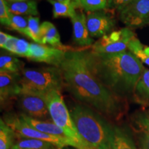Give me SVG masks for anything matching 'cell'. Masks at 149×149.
<instances>
[{
    "instance_id": "22",
    "label": "cell",
    "mask_w": 149,
    "mask_h": 149,
    "mask_svg": "<svg viewBox=\"0 0 149 149\" xmlns=\"http://www.w3.org/2000/svg\"><path fill=\"white\" fill-rule=\"evenodd\" d=\"M16 135L13 130L1 119L0 121V149H12Z\"/></svg>"
},
{
    "instance_id": "31",
    "label": "cell",
    "mask_w": 149,
    "mask_h": 149,
    "mask_svg": "<svg viewBox=\"0 0 149 149\" xmlns=\"http://www.w3.org/2000/svg\"><path fill=\"white\" fill-rule=\"evenodd\" d=\"M141 149H149V133H143L141 137Z\"/></svg>"
},
{
    "instance_id": "18",
    "label": "cell",
    "mask_w": 149,
    "mask_h": 149,
    "mask_svg": "<svg viewBox=\"0 0 149 149\" xmlns=\"http://www.w3.org/2000/svg\"><path fill=\"white\" fill-rule=\"evenodd\" d=\"M30 44H31L26 40L10 35L8 42L3 47V49H6L14 55L27 57L29 53Z\"/></svg>"
},
{
    "instance_id": "30",
    "label": "cell",
    "mask_w": 149,
    "mask_h": 149,
    "mask_svg": "<svg viewBox=\"0 0 149 149\" xmlns=\"http://www.w3.org/2000/svg\"><path fill=\"white\" fill-rule=\"evenodd\" d=\"M133 1V0H109L108 1V6L111 8L116 9L120 13Z\"/></svg>"
},
{
    "instance_id": "15",
    "label": "cell",
    "mask_w": 149,
    "mask_h": 149,
    "mask_svg": "<svg viewBox=\"0 0 149 149\" xmlns=\"http://www.w3.org/2000/svg\"><path fill=\"white\" fill-rule=\"evenodd\" d=\"M41 44H49L52 47L59 48L64 51H72L71 47L63 45L60 40V36L55 26L49 22H44L40 26Z\"/></svg>"
},
{
    "instance_id": "13",
    "label": "cell",
    "mask_w": 149,
    "mask_h": 149,
    "mask_svg": "<svg viewBox=\"0 0 149 149\" xmlns=\"http://www.w3.org/2000/svg\"><path fill=\"white\" fill-rule=\"evenodd\" d=\"M73 29L74 41L78 45L92 46L93 40L91 38L86 24V17L81 10H79L70 18Z\"/></svg>"
},
{
    "instance_id": "34",
    "label": "cell",
    "mask_w": 149,
    "mask_h": 149,
    "mask_svg": "<svg viewBox=\"0 0 149 149\" xmlns=\"http://www.w3.org/2000/svg\"><path fill=\"white\" fill-rule=\"evenodd\" d=\"M144 52L146 53V55L149 56V46H146V47L144 48Z\"/></svg>"
},
{
    "instance_id": "10",
    "label": "cell",
    "mask_w": 149,
    "mask_h": 149,
    "mask_svg": "<svg viewBox=\"0 0 149 149\" xmlns=\"http://www.w3.org/2000/svg\"><path fill=\"white\" fill-rule=\"evenodd\" d=\"M66 51L39 44H30L27 58L38 62H44L59 68L64 60Z\"/></svg>"
},
{
    "instance_id": "9",
    "label": "cell",
    "mask_w": 149,
    "mask_h": 149,
    "mask_svg": "<svg viewBox=\"0 0 149 149\" xmlns=\"http://www.w3.org/2000/svg\"><path fill=\"white\" fill-rule=\"evenodd\" d=\"M120 18L128 28H140L149 23V0H133L120 13Z\"/></svg>"
},
{
    "instance_id": "14",
    "label": "cell",
    "mask_w": 149,
    "mask_h": 149,
    "mask_svg": "<svg viewBox=\"0 0 149 149\" xmlns=\"http://www.w3.org/2000/svg\"><path fill=\"white\" fill-rule=\"evenodd\" d=\"M20 116L23 120L27 123L29 125H30L31 127L34 128L35 129L37 130H40V131L42 132V133L48 134V135H51L53 136H55V137H59V138L64 139L68 142H70L72 144V146L73 147V144L71 141L68 139V137H67L65 132L60 127H59L58 126H57L54 123L53 121L48 120H37V119L32 118V117L28 116V115L24 114L20 115Z\"/></svg>"
},
{
    "instance_id": "11",
    "label": "cell",
    "mask_w": 149,
    "mask_h": 149,
    "mask_svg": "<svg viewBox=\"0 0 149 149\" xmlns=\"http://www.w3.org/2000/svg\"><path fill=\"white\" fill-rule=\"evenodd\" d=\"M20 76L21 74L18 73L0 72V100L1 107L19 95L21 93Z\"/></svg>"
},
{
    "instance_id": "1",
    "label": "cell",
    "mask_w": 149,
    "mask_h": 149,
    "mask_svg": "<svg viewBox=\"0 0 149 149\" xmlns=\"http://www.w3.org/2000/svg\"><path fill=\"white\" fill-rule=\"evenodd\" d=\"M59 68L64 86L76 100L109 118L120 117L122 107L118 95L106 86L94 72L88 50L66 51Z\"/></svg>"
},
{
    "instance_id": "36",
    "label": "cell",
    "mask_w": 149,
    "mask_h": 149,
    "mask_svg": "<svg viewBox=\"0 0 149 149\" xmlns=\"http://www.w3.org/2000/svg\"><path fill=\"white\" fill-rule=\"evenodd\" d=\"M107 1H109V0H107Z\"/></svg>"
},
{
    "instance_id": "7",
    "label": "cell",
    "mask_w": 149,
    "mask_h": 149,
    "mask_svg": "<svg viewBox=\"0 0 149 149\" xmlns=\"http://www.w3.org/2000/svg\"><path fill=\"white\" fill-rule=\"evenodd\" d=\"M135 33L129 28H124L104 35L93 44L91 51L98 54H116L127 51Z\"/></svg>"
},
{
    "instance_id": "27",
    "label": "cell",
    "mask_w": 149,
    "mask_h": 149,
    "mask_svg": "<svg viewBox=\"0 0 149 149\" xmlns=\"http://www.w3.org/2000/svg\"><path fill=\"white\" fill-rule=\"evenodd\" d=\"M81 8L93 13L104 9L108 6L107 0H79Z\"/></svg>"
},
{
    "instance_id": "28",
    "label": "cell",
    "mask_w": 149,
    "mask_h": 149,
    "mask_svg": "<svg viewBox=\"0 0 149 149\" xmlns=\"http://www.w3.org/2000/svg\"><path fill=\"white\" fill-rule=\"evenodd\" d=\"M135 123L143 133H149V110L137 114L135 119Z\"/></svg>"
},
{
    "instance_id": "12",
    "label": "cell",
    "mask_w": 149,
    "mask_h": 149,
    "mask_svg": "<svg viewBox=\"0 0 149 149\" xmlns=\"http://www.w3.org/2000/svg\"><path fill=\"white\" fill-rule=\"evenodd\" d=\"M86 24L91 37H103L111 32L114 27V20L108 15L101 12L89 13Z\"/></svg>"
},
{
    "instance_id": "4",
    "label": "cell",
    "mask_w": 149,
    "mask_h": 149,
    "mask_svg": "<svg viewBox=\"0 0 149 149\" xmlns=\"http://www.w3.org/2000/svg\"><path fill=\"white\" fill-rule=\"evenodd\" d=\"M19 85L21 93L47 94L53 90L60 91L64 82L60 68L53 66L37 69L24 68L20 76Z\"/></svg>"
},
{
    "instance_id": "32",
    "label": "cell",
    "mask_w": 149,
    "mask_h": 149,
    "mask_svg": "<svg viewBox=\"0 0 149 149\" xmlns=\"http://www.w3.org/2000/svg\"><path fill=\"white\" fill-rule=\"evenodd\" d=\"M10 35L6 34V33L0 32V46L1 48H3L5 44L8 42V39L10 38Z\"/></svg>"
},
{
    "instance_id": "2",
    "label": "cell",
    "mask_w": 149,
    "mask_h": 149,
    "mask_svg": "<svg viewBox=\"0 0 149 149\" xmlns=\"http://www.w3.org/2000/svg\"><path fill=\"white\" fill-rule=\"evenodd\" d=\"M93 70L110 90L134 92L145 68L141 61L129 51L116 54H98L88 50Z\"/></svg>"
},
{
    "instance_id": "6",
    "label": "cell",
    "mask_w": 149,
    "mask_h": 149,
    "mask_svg": "<svg viewBox=\"0 0 149 149\" xmlns=\"http://www.w3.org/2000/svg\"><path fill=\"white\" fill-rule=\"evenodd\" d=\"M3 121L13 130L17 138L33 139L48 141L55 144L59 149H63L66 146H72V144L70 142L64 139L42 133L40 130L31 127L22 118L20 115H7L4 117Z\"/></svg>"
},
{
    "instance_id": "25",
    "label": "cell",
    "mask_w": 149,
    "mask_h": 149,
    "mask_svg": "<svg viewBox=\"0 0 149 149\" xmlns=\"http://www.w3.org/2000/svg\"><path fill=\"white\" fill-rule=\"evenodd\" d=\"M28 32L27 37L36 42V44H41L40 26V19L37 17H28Z\"/></svg>"
},
{
    "instance_id": "20",
    "label": "cell",
    "mask_w": 149,
    "mask_h": 149,
    "mask_svg": "<svg viewBox=\"0 0 149 149\" xmlns=\"http://www.w3.org/2000/svg\"><path fill=\"white\" fill-rule=\"evenodd\" d=\"M24 66L23 61L13 56L1 55L0 57V72L21 74L24 69Z\"/></svg>"
},
{
    "instance_id": "17",
    "label": "cell",
    "mask_w": 149,
    "mask_h": 149,
    "mask_svg": "<svg viewBox=\"0 0 149 149\" xmlns=\"http://www.w3.org/2000/svg\"><path fill=\"white\" fill-rule=\"evenodd\" d=\"M53 6V17L72 18L76 14V9L81 8L79 0H72L70 3H61L56 0H47Z\"/></svg>"
},
{
    "instance_id": "26",
    "label": "cell",
    "mask_w": 149,
    "mask_h": 149,
    "mask_svg": "<svg viewBox=\"0 0 149 149\" xmlns=\"http://www.w3.org/2000/svg\"><path fill=\"white\" fill-rule=\"evenodd\" d=\"M28 17L10 13V24L8 28L27 36Z\"/></svg>"
},
{
    "instance_id": "33",
    "label": "cell",
    "mask_w": 149,
    "mask_h": 149,
    "mask_svg": "<svg viewBox=\"0 0 149 149\" xmlns=\"http://www.w3.org/2000/svg\"><path fill=\"white\" fill-rule=\"evenodd\" d=\"M56 1H59V2H61V3H70V1H71V0H56Z\"/></svg>"
},
{
    "instance_id": "23",
    "label": "cell",
    "mask_w": 149,
    "mask_h": 149,
    "mask_svg": "<svg viewBox=\"0 0 149 149\" xmlns=\"http://www.w3.org/2000/svg\"><path fill=\"white\" fill-rule=\"evenodd\" d=\"M134 92L137 97L141 101H149V69L145 68L142 75L136 85Z\"/></svg>"
},
{
    "instance_id": "8",
    "label": "cell",
    "mask_w": 149,
    "mask_h": 149,
    "mask_svg": "<svg viewBox=\"0 0 149 149\" xmlns=\"http://www.w3.org/2000/svg\"><path fill=\"white\" fill-rule=\"evenodd\" d=\"M47 94L25 92L18 96V104L24 114L40 120H47L50 115L48 107Z\"/></svg>"
},
{
    "instance_id": "19",
    "label": "cell",
    "mask_w": 149,
    "mask_h": 149,
    "mask_svg": "<svg viewBox=\"0 0 149 149\" xmlns=\"http://www.w3.org/2000/svg\"><path fill=\"white\" fill-rule=\"evenodd\" d=\"M12 149H59L57 146L48 141L33 139L18 138Z\"/></svg>"
},
{
    "instance_id": "16",
    "label": "cell",
    "mask_w": 149,
    "mask_h": 149,
    "mask_svg": "<svg viewBox=\"0 0 149 149\" xmlns=\"http://www.w3.org/2000/svg\"><path fill=\"white\" fill-rule=\"evenodd\" d=\"M8 10L11 14L17 15L37 16L39 15L37 5L35 0L7 2Z\"/></svg>"
},
{
    "instance_id": "21",
    "label": "cell",
    "mask_w": 149,
    "mask_h": 149,
    "mask_svg": "<svg viewBox=\"0 0 149 149\" xmlns=\"http://www.w3.org/2000/svg\"><path fill=\"white\" fill-rule=\"evenodd\" d=\"M111 149H137L133 139L124 130L115 127V134Z\"/></svg>"
},
{
    "instance_id": "35",
    "label": "cell",
    "mask_w": 149,
    "mask_h": 149,
    "mask_svg": "<svg viewBox=\"0 0 149 149\" xmlns=\"http://www.w3.org/2000/svg\"><path fill=\"white\" fill-rule=\"evenodd\" d=\"M7 2H12V1H25V0H5Z\"/></svg>"
},
{
    "instance_id": "24",
    "label": "cell",
    "mask_w": 149,
    "mask_h": 149,
    "mask_svg": "<svg viewBox=\"0 0 149 149\" xmlns=\"http://www.w3.org/2000/svg\"><path fill=\"white\" fill-rule=\"evenodd\" d=\"M128 49L133 55H135L141 62L149 66V56L146 55L144 52V46L137 37H135L130 41L128 44Z\"/></svg>"
},
{
    "instance_id": "29",
    "label": "cell",
    "mask_w": 149,
    "mask_h": 149,
    "mask_svg": "<svg viewBox=\"0 0 149 149\" xmlns=\"http://www.w3.org/2000/svg\"><path fill=\"white\" fill-rule=\"evenodd\" d=\"M0 22L3 25L9 26L10 24V13L5 0H0Z\"/></svg>"
},
{
    "instance_id": "5",
    "label": "cell",
    "mask_w": 149,
    "mask_h": 149,
    "mask_svg": "<svg viewBox=\"0 0 149 149\" xmlns=\"http://www.w3.org/2000/svg\"><path fill=\"white\" fill-rule=\"evenodd\" d=\"M48 107L52 121L60 127L77 149H93L78 133L71 115L59 91L53 90L46 95Z\"/></svg>"
},
{
    "instance_id": "3",
    "label": "cell",
    "mask_w": 149,
    "mask_h": 149,
    "mask_svg": "<svg viewBox=\"0 0 149 149\" xmlns=\"http://www.w3.org/2000/svg\"><path fill=\"white\" fill-rule=\"evenodd\" d=\"M72 119L78 133L93 149H111L115 127L97 111L84 105L72 109Z\"/></svg>"
}]
</instances>
